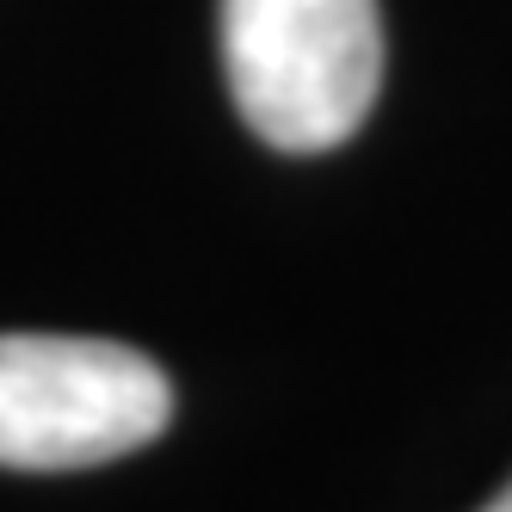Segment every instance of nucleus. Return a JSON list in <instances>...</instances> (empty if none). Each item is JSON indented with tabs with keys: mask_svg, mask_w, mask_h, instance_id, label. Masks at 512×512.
Wrapping results in <instances>:
<instances>
[{
	"mask_svg": "<svg viewBox=\"0 0 512 512\" xmlns=\"http://www.w3.org/2000/svg\"><path fill=\"white\" fill-rule=\"evenodd\" d=\"M223 68L260 142L340 149L383 87V13L377 0H223Z\"/></svg>",
	"mask_w": 512,
	"mask_h": 512,
	"instance_id": "obj_1",
	"label": "nucleus"
},
{
	"mask_svg": "<svg viewBox=\"0 0 512 512\" xmlns=\"http://www.w3.org/2000/svg\"><path fill=\"white\" fill-rule=\"evenodd\" d=\"M173 420L161 364L118 340L0 334V469H87L142 451Z\"/></svg>",
	"mask_w": 512,
	"mask_h": 512,
	"instance_id": "obj_2",
	"label": "nucleus"
},
{
	"mask_svg": "<svg viewBox=\"0 0 512 512\" xmlns=\"http://www.w3.org/2000/svg\"><path fill=\"white\" fill-rule=\"evenodd\" d=\"M482 512H512V488H506V494H494V500H488Z\"/></svg>",
	"mask_w": 512,
	"mask_h": 512,
	"instance_id": "obj_3",
	"label": "nucleus"
}]
</instances>
